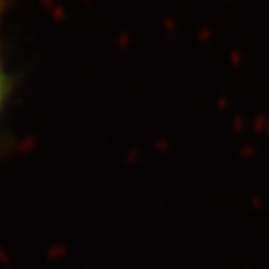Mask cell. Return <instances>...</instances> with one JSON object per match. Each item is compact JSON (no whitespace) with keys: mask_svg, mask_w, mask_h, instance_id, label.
Wrapping results in <instances>:
<instances>
[{"mask_svg":"<svg viewBox=\"0 0 269 269\" xmlns=\"http://www.w3.org/2000/svg\"><path fill=\"white\" fill-rule=\"evenodd\" d=\"M10 6V0H0V149H2V124H4V116L6 108L10 102V94H12V76L8 72L6 58H4V38H2V28H4V18Z\"/></svg>","mask_w":269,"mask_h":269,"instance_id":"obj_1","label":"cell"}]
</instances>
